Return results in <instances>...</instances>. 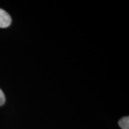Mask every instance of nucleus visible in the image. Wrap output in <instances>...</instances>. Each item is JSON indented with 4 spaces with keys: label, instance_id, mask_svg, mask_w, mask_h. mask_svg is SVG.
<instances>
[{
    "label": "nucleus",
    "instance_id": "f257e3e1",
    "mask_svg": "<svg viewBox=\"0 0 129 129\" xmlns=\"http://www.w3.org/2000/svg\"><path fill=\"white\" fill-rule=\"evenodd\" d=\"M12 23V18L10 14L4 10L0 9V28H6Z\"/></svg>",
    "mask_w": 129,
    "mask_h": 129
},
{
    "label": "nucleus",
    "instance_id": "f03ea898",
    "mask_svg": "<svg viewBox=\"0 0 129 129\" xmlns=\"http://www.w3.org/2000/svg\"><path fill=\"white\" fill-rule=\"evenodd\" d=\"M118 125L122 129H129V117H124L118 121Z\"/></svg>",
    "mask_w": 129,
    "mask_h": 129
},
{
    "label": "nucleus",
    "instance_id": "7ed1b4c3",
    "mask_svg": "<svg viewBox=\"0 0 129 129\" xmlns=\"http://www.w3.org/2000/svg\"><path fill=\"white\" fill-rule=\"evenodd\" d=\"M5 101H6V98H5L4 94L0 88V106L4 105Z\"/></svg>",
    "mask_w": 129,
    "mask_h": 129
}]
</instances>
